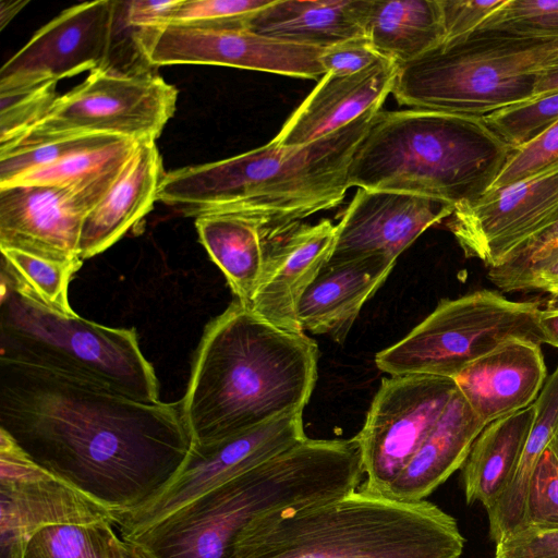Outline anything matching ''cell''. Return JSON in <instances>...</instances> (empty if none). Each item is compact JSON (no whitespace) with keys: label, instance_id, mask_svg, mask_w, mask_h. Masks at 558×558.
Returning a JSON list of instances; mask_svg holds the SVG:
<instances>
[{"label":"cell","instance_id":"obj_1","mask_svg":"<svg viewBox=\"0 0 558 558\" xmlns=\"http://www.w3.org/2000/svg\"><path fill=\"white\" fill-rule=\"evenodd\" d=\"M0 429L114 518L156 499L193 439L181 402H146L73 374L0 357Z\"/></svg>","mask_w":558,"mask_h":558},{"label":"cell","instance_id":"obj_2","mask_svg":"<svg viewBox=\"0 0 558 558\" xmlns=\"http://www.w3.org/2000/svg\"><path fill=\"white\" fill-rule=\"evenodd\" d=\"M318 376V347L238 300L204 329L180 400L194 444H208L303 412Z\"/></svg>","mask_w":558,"mask_h":558},{"label":"cell","instance_id":"obj_3","mask_svg":"<svg viewBox=\"0 0 558 558\" xmlns=\"http://www.w3.org/2000/svg\"><path fill=\"white\" fill-rule=\"evenodd\" d=\"M380 108L302 146L274 141L253 150L165 173L158 201L186 216L233 213L270 234L340 205L350 189L349 170Z\"/></svg>","mask_w":558,"mask_h":558},{"label":"cell","instance_id":"obj_4","mask_svg":"<svg viewBox=\"0 0 558 558\" xmlns=\"http://www.w3.org/2000/svg\"><path fill=\"white\" fill-rule=\"evenodd\" d=\"M363 475L355 437L306 438L123 541L147 558H233L239 535L257 517L341 498Z\"/></svg>","mask_w":558,"mask_h":558},{"label":"cell","instance_id":"obj_5","mask_svg":"<svg viewBox=\"0 0 558 558\" xmlns=\"http://www.w3.org/2000/svg\"><path fill=\"white\" fill-rule=\"evenodd\" d=\"M457 521L427 500L398 501L360 487L338 499L254 519L233 558H459Z\"/></svg>","mask_w":558,"mask_h":558},{"label":"cell","instance_id":"obj_6","mask_svg":"<svg viewBox=\"0 0 558 558\" xmlns=\"http://www.w3.org/2000/svg\"><path fill=\"white\" fill-rule=\"evenodd\" d=\"M511 153L482 117L380 110L353 156L349 185L424 196L457 210L490 190Z\"/></svg>","mask_w":558,"mask_h":558},{"label":"cell","instance_id":"obj_7","mask_svg":"<svg viewBox=\"0 0 558 558\" xmlns=\"http://www.w3.org/2000/svg\"><path fill=\"white\" fill-rule=\"evenodd\" d=\"M558 37L477 28L399 65L391 94L413 109L484 117L533 98Z\"/></svg>","mask_w":558,"mask_h":558},{"label":"cell","instance_id":"obj_8","mask_svg":"<svg viewBox=\"0 0 558 558\" xmlns=\"http://www.w3.org/2000/svg\"><path fill=\"white\" fill-rule=\"evenodd\" d=\"M0 357L82 376L158 402L159 383L134 328L66 316L20 294L1 277Z\"/></svg>","mask_w":558,"mask_h":558},{"label":"cell","instance_id":"obj_9","mask_svg":"<svg viewBox=\"0 0 558 558\" xmlns=\"http://www.w3.org/2000/svg\"><path fill=\"white\" fill-rule=\"evenodd\" d=\"M539 308L538 302L511 301L492 290L441 300L405 337L379 351L375 364L389 376L452 378L509 340L541 344L536 323Z\"/></svg>","mask_w":558,"mask_h":558},{"label":"cell","instance_id":"obj_10","mask_svg":"<svg viewBox=\"0 0 558 558\" xmlns=\"http://www.w3.org/2000/svg\"><path fill=\"white\" fill-rule=\"evenodd\" d=\"M177 99L178 89L149 69L99 68L58 96L39 120L0 153L82 135L156 142L175 111Z\"/></svg>","mask_w":558,"mask_h":558},{"label":"cell","instance_id":"obj_11","mask_svg":"<svg viewBox=\"0 0 558 558\" xmlns=\"http://www.w3.org/2000/svg\"><path fill=\"white\" fill-rule=\"evenodd\" d=\"M457 390L449 377L396 375L381 380L355 436L365 481L360 488L385 495L400 475Z\"/></svg>","mask_w":558,"mask_h":558},{"label":"cell","instance_id":"obj_12","mask_svg":"<svg viewBox=\"0 0 558 558\" xmlns=\"http://www.w3.org/2000/svg\"><path fill=\"white\" fill-rule=\"evenodd\" d=\"M303 412L284 415L243 433L208 444H194L172 483L151 502L117 517L126 539L202 494L270 460L306 439Z\"/></svg>","mask_w":558,"mask_h":558},{"label":"cell","instance_id":"obj_13","mask_svg":"<svg viewBox=\"0 0 558 558\" xmlns=\"http://www.w3.org/2000/svg\"><path fill=\"white\" fill-rule=\"evenodd\" d=\"M114 522L109 509L40 468L0 429V558H23L46 526Z\"/></svg>","mask_w":558,"mask_h":558},{"label":"cell","instance_id":"obj_14","mask_svg":"<svg viewBox=\"0 0 558 558\" xmlns=\"http://www.w3.org/2000/svg\"><path fill=\"white\" fill-rule=\"evenodd\" d=\"M138 51L153 68L209 64L316 80L326 72L324 49L270 38L247 29H208L173 25L137 28Z\"/></svg>","mask_w":558,"mask_h":558},{"label":"cell","instance_id":"obj_15","mask_svg":"<svg viewBox=\"0 0 558 558\" xmlns=\"http://www.w3.org/2000/svg\"><path fill=\"white\" fill-rule=\"evenodd\" d=\"M449 229L465 256L502 265L558 221V169L487 191L451 215Z\"/></svg>","mask_w":558,"mask_h":558},{"label":"cell","instance_id":"obj_16","mask_svg":"<svg viewBox=\"0 0 558 558\" xmlns=\"http://www.w3.org/2000/svg\"><path fill=\"white\" fill-rule=\"evenodd\" d=\"M117 1L96 0L65 9L39 28L1 68L0 92L71 77L108 64Z\"/></svg>","mask_w":558,"mask_h":558},{"label":"cell","instance_id":"obj_17","mask_svg":"<svg viewBox=\"0 0 558 558\" xmlns=\"http://www.w3.org/2000/svg\"><path fill=\"white\" fill-rule=\"evenodd\" d=\"M101 199L94 193L50 185L0 187V247L61 262L82 260V223Z\"/></svg>","mask_w":558,"mask_h":558},{"label":"cell","instance_id":"obj_18","mask_svg":"<svg viewBox=\"0 0 558 558\" xmlns=\"http://www.w3.org/2000/svg\"><path fill=\"white\" fill-rule=\"evenodd\" d=\"M453 211L451 205L424 196L359 189L336 225L328 262L373 255L397 260L426 229Z\"/></svg>","mask_w":558,"mask_h":558},{"label":"cell","instance_id":"obj_19","mask_svg":"<svg viewBox=\"0 0 558 558\" xmlns=\"http://www.w3.org/2000/svg\"><path fill=\"white\" fill-rule=\"evenodd\" d=\"M267 248L264 275L250 308L282 329L302 331L298 306L307 287L328 262L336 225L324 219L316 225H295Z\"/></svg>","mask_w":558,"mask_h":558},{"label":"cell","instance_id":"obj_20","mask_svg":"<svg viewBox=\"0 0 558 558\" xmlns=\"http://www.w3.org/2000/svg\"><path fill=\"white\" fill-rule=\"evenodd\" d=\"M545 378L539 344L523 339L500 344L452 377L458 391L485 425L533 404Z\"/></svg>","mask_w":558,"mask_h":558},{"label":"cell","instance_id":"obj_21","mask_svg":"<svg viewBox=\"0 0 558 558\" xmlns=\"http://www.w3.org/2000/svg\"><path fill=\"white\" fill-rule=\"evenodd\" d=\"M397 71L396 63L384 60L354 74L325 73L271 141L279 146H302L381 108Z\"/></svg>","mask_w":558,"mask_h":558},{"label":"cell","instance_id":"obj_22","mask_svg":"<svg viewBox=\"0 0 558 558\" xmlns=\"http://www.w3.org/2000/svg\"><path fill=\"white\" fill-rule=\"evenodd\" d=\"M396 263L379 255L327 262L300 300L298 320L302 331L325 335L342 344L362 307Z\"/></svg>","mask_w":558,"mask_h":558},{"label":"cell","instance_id":"obj_23","mask_svg":"<svg viewBox=\"0 0 558 558\" xmlns=\"http://www.w3.org/2000/svg\"><path fill=\"white\" fill-rule=\"evenodd\" d=\"M165 173L156 142H138L117 181L83 220L82 260L109 248L151 210Z\"/></svg>","mask_w":558,"mask_h":558},{"label":"cell","instance_id":"obj_24","mask_svg":"<svg viewBox=\"0 0 558 558\" xmlns=\"http://www.w3.org/2000/svg\"><path fill=\"white\" fill-rule=\"evenodd\" d=\"M485 426L457 389L441 417L384 497L405 502L424 500L464 464Z\"/></svg>","mask_w":558,"mask_h":558},{"label":"cell","instance_id":"obj_25","mask_svg":"<svg viewBox=\"0 0 558 558\" xmlns=\"http://www.w3.org/2000/svg\"><path fill=\"white\" fill-rule=\"evenodd\" d=\"M368 0H272L246 20L244 29L325 49L364 35Z\"/></svg>","mask_w":558,"mask_h":558},{"label":"cell","instance_id":"obj_26","mask_svg":"<svg viewBox=\"0 0 558 558\" xmlns=\"http://www.w3.org/2000/svg\"><path fill=\"white\" fill-rule=\"evenodd\" d=\"M198 238L236 300L250 307L264 275L267 235L254 220L227 211L195 216Z\"/></svg>","mask_w":558,"mask_h":558},{"label":"cell","instance_id":"obj_27","mask_svg":"<svg viewBox=\"0 0 558 558\" xmlns=\"http://www.w3.org/2000/svg\"><path fill=\"white\" fill-rule=\"evenodd\" d=\"M535 414L534 403L487 424L474 440L462 465L468 505L482 502L486 511L510 485Z\"/></svg>","mask_w":558,"mask_h":558},{"label":"cell","instance_id":"obj_28","mask_svg":"<svg viewBox=\"0 0 558 558\" xmlns=\"http://www.w3.org/2000/svg\"><path fill=\"white\" fill-rule=\"evenodd\" d=\"M363 27L373 48L398 66L446 39L439 0H368Z\"/></svg>","mask_w":558,"mask_h":558},{"label":"cell","instance_id":"obj_29","mask_svg":"<svg viewBox=\"0 0 558 558\" xmlns=\"http://www.w3.org/2000/svg\"><path fill=\"white\" fill-rule=\"evenodd\" d=\"M534 405V420L514 476L487 510L489 535L495 543L522 527L531 478L543 452L558 437V367L543 386Z\"/></svg>","mask_w":558,"mask_h":558},{"label":"cell","instance_id":"obj_30","mask_svg":"<svg viewBox=\"0 0 558 558\" xmlns=\"http://www.w3.org/2000/svg\"><path fill=\"white\" fill-rule=\"evenodd\" d=\"M126 138L74 153L54 163L29 171L0 185H50L104 197L133 155L136 144Z\"/></svg>","mask_w":558,"mask_h":558},{"label":"cell","instance_id":"obj_31","mask_svg":"<svg viewBox=\"0 0 558 558\" xmlns=\"http://www.w3.org/2000/svg\"><path fill=\"white\" fill-rule=\"evenodd\" d=\"M0 248L1 277L20 294L62 315H76L69 302V284L82 260L61 262L15 248Z\"/></svg>","mask_w":558,"mask_h":558},{"label":"cell","instance_id":"obj_32","mask_svg":"<svg viewBox=\"0 0 558 558\" xmlns=\"http://www.w3.org/2000/svg\"><path fill=\"white\" fill-rule=\"evenodd\" d=\"M124 547L112 523L51 525L32 536L23 558H123Z\"/></svg>","mask_w":558,"mask_h":558},{"label":"cell","instance_id":"obj_33","mask_svg":"<svg viewBox=\"0 0 558 558\" xmlns=\"http://www.w3.org/2000/svg\"><path fill=\"white\" fill-rule=\"evenodd\" d=\"M482 118L485 124L514 150L558 121V92L532 98Z\"/></svg>","mask_w":558,"mask_h":558},{"label":"cell","instance_id":"obj_34","mask_svg":"<svg viewBox=\"0 0 558 558\" xmlns=\"http://www.w3.org/2000/svg\"><path fill=\"white\" fill-rule=\"evenodd\" d=\"M121 137L82 135L58 138L0 153V185L29 171L54 163L74 153L97 147Z\"/></svg>","mask_w":558,"mask_h":558},{"label":"cell","instance_id":"obj_35","mask_svg":"<svg viewBox=\"0 0 558 558\" xmlns=\"http://www.w3.org/2000/svg\"><path fill=\"white\" fill-rule=\"evenodd\" d=\"M271 2L272 0H181L166 25L244 29L248 16Z\"/></svg>","mask_w":558,"mask_h":558},{"label":"cell","instance_id":"obj_36","mask_svg":"<svg viewBox=\"0 0 558 558\" xmlns=\"http://www.w3.org/2000/svg\"><path fill=\"white\" fill-rule=\"evenodd\" d=\"M526 527L558 529V437L543 452L531 478L520 530Z\"/></svg>","mask_w":558,"mask_h":558},{"label":"cell","instance_id":"obj_37","mask_svg":"<svg viewBox=\"0 0 558 558\" xmlns=\"http://www.w3.org/2000/svg\"><path fill=\"white\" fill-rule=\"evenodd\" d=\"M477 28L558 37V0H507Z\"/></svg>","mask_w":558,"mask_h":558},{"label":"cell","instance_id":"obj_38","mask_svg":"<svg viewBox=\"0 0 558 558\" xmlns=\"http://www.w3.org/2000/svg\"><path fill=\"white\" fill-rule=\"evenodd\" d=\"M53 82L0 92V148L41 118L58 97Z\"/></svg>","mask_w":558,"mask_h":558},{"label":"cell","instance_id":"obj_39","mask_svg":"<svg viewBox=\"0 0 558 558\" xmlns=\"http://www.w3.org/2000/svg\"><path fill=\"white\" fill-rule=\"evenodd\" d=\"M555 169H558V121L529 143L512 150L490 189L537 177Z\"/></svg>","mask_w":558,"mask_h":558},{"label":"cell","instance_id":"obj_40","mask_svg":"<svg viewBox=\"0 0 558 558\" xmlns=\"http://www.w3.org/2000/svg\"><path fill=\"white\" fill-rule=\"evenodd\" d=\"M488 278L502 291H541L558 302V243L515 269L488 271Z\"/></svg>","mask_w":558,"mask_h":558},{"label":"cell","instance_id":"obj_41","mask_svg":"<svg viewBox=\"0 0 558 558\" xmlns=\"http://www.w3.org/2000/svg\"><path fill=\"white\" fill-rule=\"evenodd\" d=\"M384 60L365 35L337 43L320 54L325 72L341 75L361 72Z\"/></svg>","mask_w":558,"mask_h":558},{"label":"cell","instance_id":"obj_42","mask_svg":"<svg viewBox=\"0 0 558 558\" xmlns=\"http://www.w3.org/2000/svg\"><path fill=\"white\" fill-rule=\"evenodd\" d=\"M446 39L451 40L474 32L507 0H439Z\"/></svg>","mask_w":558,"mask_h":558},{"label":"cell","instance_id":"obj_43","mask_svg":"<svg viewBox=\"0 0 558 558\" xmlns=\"http://www.w3.org/2000/svg\"><path fill=\"white\" fill-rule=\"evenodd\" d=\"M495 558H558V529L519 530L496 543Z\"/></svg>","mask_w":558,"mask_h":558},{"label":"cell","instance_id":"obj_44","mask_svg":"<svg viewBox=\"0 0 558 558\" xmlns=\"http://www.w3.org/2000/svg\"><path fill=\"white\" fill-rule=\"evenodd\" d=\"M181 0H131L120 1L125 23L134 28L166 25Z\"/></svg>","mask_w":558,"mask_h":558},{"label":"cell","instance_id":"obj_45","mask_svg":"<svg viewBox=\"0 0 558 558\" xmlns=\"http://www.w3.org/2000/svg\"><path fill=\"white\" fill-rule=\"evenodd\" d=\"M558 243V221L525 243L502 265L489 268L488 271L505 272L515 269L529 262L536 254Z\"/></svg>","mask_w":558,"mask_h":558},{"label":"cell","instance_id":"obj_46","mask_svg":"<svg viewBox=\"0 0 558 558\" xmlns=\"http://www.w3.org/2000/svg\"><path fill=\"white\" fill-rule=\"evenodd\" d=\"M542 343L558 348V302L539 308L536 316Z\"/></svg>","mask_w":558,"mask_h":558},{"label":"cell","instance_id":"obj_47","mask_svg":"<svg viewBox=\"0 0 558 558\" xmlns=\"http://www.w3.org/2000/svg\"><path fill=\"white\" fill-rule=\"evenodd\" d=\"M558 92V59L537 77L533 98Z\"/></svg>","mask_w":558,"mask_h":558},{"label":"cell","instance_id":"obj_48","mask_svg":"<svg viewBox=\"0 0 558 558\" xmlns=\"http://www.w3.org/2000/svg\"><path fill=\"white\" fill-rule=\"evenodd\" d=\"M28 3L24 0L1 1L0 26L3 29L8 23Z\"/></svg>","mask_w":558,"mask_h":558},{"label":"cell","instance_id":"obj_49","mask_svg":"<svg viewBox=\"0 0 558 558\" xmlns=\"http://www.w3.org/2000/svg\"><path fill=\"white\" fill-rule=\"evenodd\" d=\"M123 558H147V557L134 544L125 542Z\"/></svg>","mask_w":558,"mask_h":558}]
</instances>
